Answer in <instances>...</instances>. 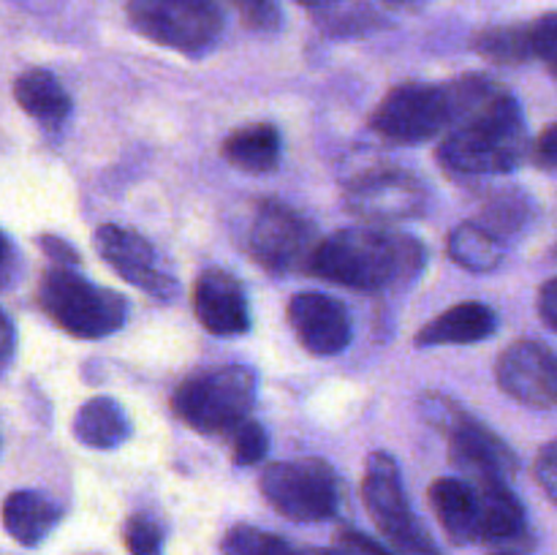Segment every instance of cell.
<instances>
[{"label":"cell","instance_id":"e0dca14e","mask_svg":"<svg viewBox=\"0 0 557 555\" xmlns=\"http://www.w3.org/2000/svg\"><path fill=\"white\" fill-rule=\"evenodd\" d=\"M468 479V477H466ZM476 495V542H515L525 533V506L504 479H468Z\"/></svg>","mask_w":557,"mask_h":555},{"label":"cell","instance_id":"2e32d148","mask_svg":"<svg viewBox=\"0 0 557 555\" xmlns=\"http://www.w3.org/2000/svg\"><path fill=\"white\" fill-rule=\"evenodd\" d=\"M194 313L210 335L237 337L250 330V308L245 286L221 267H210L194 286Z\"/></svg>","mask_w":557,"mask_h":555},{"label":"cell","instance_id":"74e56055","mask_svg":"<svg viewBox=\"0 0 557 555\" xmlns=\"http://www.w3.org/2000/svg\"><path fill=\"white\" fill-rule=\"evenodd\" d=\"M386 3H389V5H411V3H417V0H386Z\"/></svg>","mask_w":557,"mask_h":555},{"label":"cell","instance_id":"7a4b0ae2","mask_svg":"<svg viewBox=\"0 0 557 555\" xmlns=\"http://www.w3.org/2000/svg\"><path fill=\"white\" fill-rule=\"evenodd\" d=\"M424 259L428 254L419 239L354 226L319 239L308 272L354 292H384L411 283L422 272Z\"/></svg>","mask_w":557,"mask_h":555},{"label":"cell","instance_id":"9c48e42d","mask_svg":"<svg viewBox=\"0 0 557 555\" xmlns=\"http://www.w3.org/2000/svg\"><path fill=\"white\" fill-rule=\"evenodd\" d=\"M455 123V101L449 85H428V82H403L392 87L375 107L370 125L392 141H428L446 134Z\"/></svg>","mask_w":557,"mask_h":555},{"label":"cell","instance_id":"ba28073f","mask_svg":"<svg viewBox=\"0 0 557 555\" xmlns=\"http://www.w3.org/2000/svg\"><path fill=\"white\" fill-rule=\"evenodd\" d=\"M362 501L370 520L381 533L411 555H438V547L419 522L417 511L408 504L406 488H403L400 466L389 452H373L368 457L362 479Z\"/></svg>","mask_w":557,"mask_h":555},{"label":"cell","instance_id":"f35d334b","mask_svg":"<svg viewBox=\"0 0 557 555\" xmlns=\"http://www.w3.org/2000/svg\"><path fill=\"white\" fill-rule=\"evenodd\" d=\"M299 555H330V550H308V553H299Z\"/></svg>","mask_w":557,"mask_h":555},{"label":"cell","instance_id":"836d02e7","mask_svg":"<svg viewBox=\"0 0 557 555\" xmlns=\"http://www.w3.org/2000/svg\"><path fill=\"white\" fill-rule=\"evenodd\" d=\"M539 313H542L547 330L555 332L557 330V281L555 278H549V281L542 286V292H539Z\"/></svg>","mask_w":557,"mask_h":555},{"label":"cell","instance_id":"83f0119b","mask_svg":"<svg viewBox=\"0 0 557 555\" xmlns=\"http://www.w3.org/2000/svg\"><path fill=\"white\" fill-rule=\"evenodd\" d=\"M131 555H163V528L150 515H131L123 526Z\"/></svg>","mask_w":557,"mask_h":555},{"label":"cell","instance_id":"ffe728a7","mask_svg":"<svg viewBox=\"0 0 557 555\" xmlns=\"http://www.w3.org/2000/svg\"><path fill=\"white\" fill-rule=\"evenodd\" d=\"M60 522V509L54 501L36 490H16L3 504V528L22 547H36L52 533Z\"/></svg>","mask_w":557,"mask_h":555},{"label":"cell","instance_id":"5bb4252c","mask_svg":"<svg viewBox=\"0 0 557 555\" xmlns=\"http://www.w3.org/2000/svg\"><path fill=\"white\" fill-rule=\"evenodd\" d=\"M473 49L498 65H520L528 63V60H542L549 71H555L557 14L547 11V14L525 22V25L484 27L482 33L473 36Z\"/></svg>","mask_w":557,"mask_h":555},{"label":"cell","instance_id":"8992f818","mask_svg":"<svg viewBox=\"0 0 557 555\" xmlns=\"http://www.w3.org/2000/svg\"><path fill=\"white\" fill-rule=\"evenodd\" d=\"M267 504L294 522H324L341 506V479L319 457L281 460L264 468L259 479Z\"/></svg>","mask_w":557,"mask_h":555},{"label":"cell","instance_id":"ab89813d","mask_svg":"<svg viewBox=\"0 0 557 555\" xmlns=\"http://www.w3.org/2000/svg\"><path fill=\"white\" fill-rule=\"evenodd\" d=\"M490 555H520V553H511V550H500V553H490Z\"/></svg>","mask_w":557,"mask_h":555},{"label":"cell","instance_id":"8d00e7d4","mask_svg":"<svg viewBox=\"0 0 557 555\" xmlns=\"http://www.w3.org/2000/svg\"><path fill=\"white\" fill-rule=\"evenodd\" d=\"M302 5H308V9H326V5L337 3V0H299Z\"/></svg>","mask_w":557,"mask_h":555},{"label":"cell","instance_id":"d590c367","mask_svg":"<svg viewBox=\"0 0 557 555\" xmlns=\"http://www.w3.org/2000/svg\"><path fill=\"white\" fill-rule=\"evenodd\" d=\"M14 348V324H11L9 316L0 310V359Z\"/></svg>","mask_w":557,"mask_h":555},{"label":"cell","instance_id":"d4e9b609","mask_svg":"<svg viewBox=\"0 0 557 555\" xmlns=\"http://www.w3.org/2000/svg\"><path fill=\"white\" fill-rule=\"evenodd\" d=\"M531 218H533V201L528 199L525 194H520V190L509 188L490 196V199L484 201L476 223H482L484 229H490L495 237L504 239V243L509 245V239L515 237V234L525 232Z\"/></svg>","mask_w":557,"mask_h":555},{"label":"cell","instance_id":"603a6c76","mask_svg":"<svg viewBox=\"0 0 557 555\" xmlns=\"http://www.w3.org/2000/svg\"><path fill=\"white\" fill-rule=\"evenodd\" d=\"M223 158L250 174H267L281 163V131L270 123H250L223 139Z\"/></svg>","mask_w":557,"mask_h":555},{"label":"cell","instance_id":"4dcf8cb0","mask_svg":"<svg viewBox=\"0 0 557 555\" xmlns=\"http://www.w3.org/2000/svg\"><path fill=\"white\" fill-rule=\"evenodd\" d=\"M536 479H539V484H542L544 493H547V498L555 501V495H557V449H555L553 441H549V444L539 452Z\"/></svg>","mask_w":557,"mask_h":555},{"label":"cell","instance_id":"484cf974","mask_svg":"<svg viewBox=\"0 0 557 555\" xmlns=\"http://www.w3.org/2000/svg\"><path fill=\"white\" fill-rule=\"evenodd\" d=\"M221 555H299L277 533L256 526H232L221 539Z\"/></svg>","mask_w":557,"mask_h":555},{"label":"cell","instance_id":"1f68e13d","mask_svg":"<svg viewBox=\"0 0 557 555\" xmlns=\"http://www.w3.org/2000/svg\"><path fill=\"white\" fill-rule=\"evenodd\" d=\"M531 158L536 161V166L542 169V172H555V161H557V125L555 123H549L547 128L539 134Z\"/></svg>","mask_w":557,"mask_h":555},{"label":"cell","instance_id":"8fae6325","mask_svg":"<svg viewBox=\"0 0 557 555\" xmlns=\"http://www.w3.org/2000/svg\"><path fill=\"white\" fill-rule=\"evenodd\" d=\"M96 250L123 281L141 288L150 297L174 299L180 294L177 275L166 256L134 229L103 223L96 232Z\"/></svg>","mask_w":557,"mask_h":555},{"label":"cell","instance_id":"3957f363","mask_svg":"<svg viewBox=\"0 0 557 555\" xmlns=\"http://www.w3.org/2000/svg\"><path fill=\"white\" fill-rule=\"evenodd\" d=\"M36 303L71 337L98 341L128 321V299L82 278L74 267H49L36 288Z\"/></svg>","mask_w":557,"mask_h":555},{"label":"cell","instance_id":"52a82bcc","mask_svg":"<svg viewBox=\"0 0 557 555\" xmlns=\"http://www.w3.org/2000/svg\"><path fill=\"white\" fill-rule=\"evenodd\" d=\"M128 22L139 36L183 54H201L223 36L215 0H128Z\"/></svg>","mask_w":557,"mask_h":555},{"label":"cell","instance_id":"f546056e","mask_svg":"<svg viewBox=\"0 0 557 555\" xmlns=\"http://www.w3.org/2000/svg\"><path fill=\"white\" fill-rule=\"evenodd\" d=\"M330 555H392L384 544H379L375 539L364 536L362 531H354V528H343L335 533V542H332Z\"/></svg>","mask_w":557,"mask_h":555},{"label":"cell","instance_id":"ac0fdd59","mask_svg":"<svg viewBox=\"0 0 557 555\" xmlns=\"http://www.w3.org/2000/svg\"><path fill=\"white\" fill-rule=\"evenodd\" d=\"M495 326L498 321L490 305L460 303L424 324L417 332V346H468V343L487 341Z\"/></svg>","mask_w":557,"mask_h":555},{"label":"cell","instance_id":"7402d4cb","mask_svg":"<svg viewBox=\"0 0 557 555\" xmlns=\"http://www.w3.org/2000/svg\"><path fill=\"white\" fill-rule=\"evenodd\" d=\"M74 435L90 449H117L128 441L131 419L114 397L98 395L76 411Z\"/></svg>","mask_w":557,"mask_h":555},{"label":"cell","instance_id":"e575fe53","mask_svg":"<svg viewBox=\"0 0 557 555\" xmlns=\"http://www.w3.org/2000/svg\"><path fill=\"white\" fill-rule=\"evenodd\" d=\"M14 267H16V250L11 239L0 232V288L9 286L14 281Z\"/></svg>","mask_w":557,"mask_h":555},{"label":"cell","instance_id":"44dd1931","mask_svg":"<svg viewBox=\"0 0 557 555\" xmlns=\"http://www.w3.org/2000/svg\"><path fill=\"white\" fill-rule=\"evenodd\" d=\"M14 98L33 120L44 125H60L74 109L63 82L47 69H27L16 76Z\"/></svg>","mask_w":557,"mask_h":555},{"label":"cell","instance_id":"7c38bea8","mask_svg":"<svg viewBox=\"0 0 557 555\" xmlns=\"http://www.w3.org/2000/svg\"><path fill=\"white\" fill-rule=\"evenodd\" d=\"M346 207L368 223L408 221L424 212L428 188L403 169H373L348 183Z\"/></svg>","mask_w":557,"mask_h":555},{"label":"cell","instance_id":"f1b7e54d","mask_svg":"<svg viewBox=\"0 0 557 555\" xmlns=\"http://www.w3.org/2000/svg\"><path fill=\"white\" fill-rule=\"evenodd\" d=\"M234 5V11L239 14L245 27L250 30L270 33L281 25V9H277V0H228Z\"/></svg>","mask_w":557,"mask_h":555},{"label":"cell","instance_id":"4fadbf2b","mask_svg":"<svg viewBox=\"0 0 557 555\" xmlns=\"http://www.w3.org/2000/svg\"><path fill=\"white\" fill-rule=\"evenodd\" d=\"M500 390L531 408H555L557 403V365L553 348L539 341H520L506 348L498 359Z\"/></svg>","mask_w":557,"mask_h":555},{"label":"cell","instance_id":"d6a6232c","mask_svg":"<svg viewBox=\"0 0 557 555\" xmlns=\"http://www.w3.org/2000/svg\"><path fill=\"white\" fill-rule=\"evenodd\" d=\"M41 248L44 254L49 256V259L58 261L60 267H76L79 264V254H76L74 248H71L65 239L54 237V234H47V237H41Z\"/></svg>","mask_w":557,"mask_h":555},{"label":"cell","instance_id":"5b68a950","mask_svg":"<svg viewBox=\"0 0 557 555\" xmlns=\"http://www.w3.org/2000/svg\"><path fill=\"white\" fill-rule=\"evenodd\" d=\"M419 408H422L424 422L446 435L451 446V460L468 479L487 477L509 482L511 473H517L520 462H517V455L509 449V444L500 435H495L487 424L468 417L455 400L430 392L419 400Z\"/></svg>","mask_w":557,"mask_h":555},{"label":"cell","instance_id":"9a60e30c","mask_svg":"<svg viewBox=\"0 0 557 555\" xmlns=\"http://www.w3.org/2000/svg\"><path fill=\"white\" fill-rule=\"evenodd\" d=\"M288 324L299 343L315 357H335L351 343V319L346 305L330 294H294L288 303Z\"/></svg>","mask_w":557,"mask_h":555},{"label":"cell","instance_id":"6da1fadb","mask_svg":"<svg viewBox=\"0 0 557 555\" xmlns=\"http://www.w3.org/2000/svg\"><path fill=\"white\" fill-rule=\"evenodd\" d=\"M455 123L438 145L451 174H506L528 158V131L517 98L484 74L449 82Z\"/></svg>","mask_w":557,"mask_h":555},{"label":"cell","instance_id":"d6986e66","mask_svg":"<svg viewBox=\"0 0 557 555\" xmlns=\"http://www.w3.org/2000/svg\"><path fill=\"white\" fill-rule=\"evenodd\" d=\"M430 506L451 542H476V495H473V484L468 479H435L430 488Z\"/></svg>","mask_w":557,"mask_h":555},{"label":"cell","instance_id":"4316f807","mask_svg":"<svg viewBox=\"0 0 557 555\" xmlns=\"http://www.w3.org/2000/svg\"><path fill=\"white\" fill-rule=\"evenodd\" d=\"M228 433V444H232V460L237 466H256L270 452V435H267L264 424L256 419L245 417L243 422L234 424Z\"/></svg>","mask_w":557,"mask_h":555},{"label":"cell","instance_id":"277c9868","mask_svg":"<svg viewBox=\"0 0 557 555\" xmlns=\"http://www.w3.org/2000/svg\"><path fill=\"white\" fill-rule=\"evenodd\" d=\"M256 384V373L245 365L199 370L180 381L172 395V408L199 433H226L253 408Z\"/></svg>","mask_w":557,"mask_h":555},{"label":"cell","instance_id":"30bf717a","mask_svg":"<svg viewBox=\"0 0 557 555\" xmlns=\"http://www.w3.org/2000/svg\"><path fill=\"white\" fill-rule=\"evenodd\" d=\"M319 245V232L313 221L283 201L267 199L256 207L253 221L248 226V254L267 272L305 270Z\"/></svg>","mask_w":557,"mask_h":555},{"label":"cell","instance_id":"cb8c5ba5","mask_svg":"<svg viewBox=\"0 0 557 555\" xmlns=\"http://www.w3.org/2000/svg\"><path fill=\"white\" fill-rule=\"evenodd\" d=\"M449 256L455 264H460L468 272H493L498 270L500 261L506 256V243L495 237L490 229L482 223L468 221L460 223L455 232L449 234Z\"/></svg>","mask_w":557,"mask_h":555}]
</instances>
